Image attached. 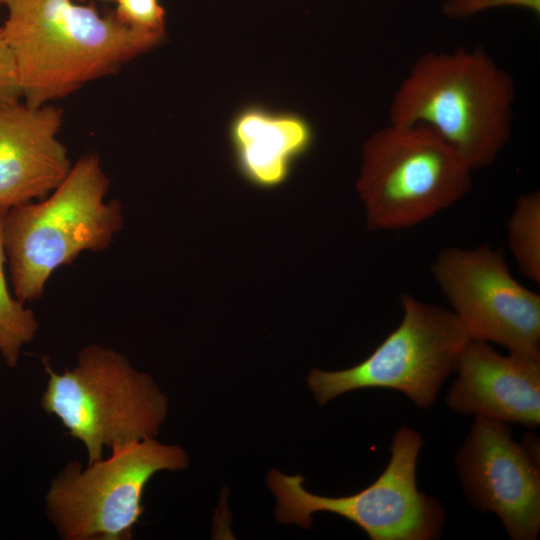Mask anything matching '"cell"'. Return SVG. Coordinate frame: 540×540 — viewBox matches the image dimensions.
<instances>
[{"label": "cell", "instance_id": "cell-1", "mask_svg": "<svg viewBox=\"0 0 540 540\" xmlns=\"http://www.w3.org/2000/svg\"><path fill=\"white\" fill-rule=\"evenodd\" d=\"M4 5L2 32L15 59L21 99L31 107L115 73L164 37L73 0H6Z\"/></svg>", "mask_w": 540, "mask_h": 540}, {"label": "cell", "instance_id": "cell-2", "mask_svg": "<svg viewBox=\"0 0 540 540\" xmlns=\"http://www.w3.org/2000/svg\"><path fill=\"white\" fill-rule=\"evenodd\" d=\"M514 100L513 77L482 48L428 52L394 93L389 123L429 126L473 171L509 142Z\"/></svg>", "mask_w": 540, "mask_h": 540}, {"label": "cell", "instance_id": "cell-3", "mask_svg": "<svg viewBox=\"0 0 540 540\" xmlns=\"http://www.w3.org/2000/svg\"><path fill=\"white\" fill-rule=\"evenodd\" d=\"M108 187L99 157L85 155L49 197L7 210L3 243L18 300L41 297L54 271L83 251L109 247L123 215L118 200L105 201Z\"/></svg>", "mask_w": 540, "mask_h": 540}, {"label": "cell", "instance_id": "cell-4", "mask_svg": "<svg viewBox=\"0 0 540 540\" xmlns=\"http://www.w3.org/2000/svg\"><path fill=\"white\" fill-rule=\"evenodd\" d=\"M42 361L48 380L41 407L84 445L87 464L102 459L106 447L113 450L158 435L167 397L123 354L91 344L78 352L74 367L61 373Z\"/></svg>", "mask_w": 540, "mask_h": 540}, {"label": "cell", "instance_id": "cell-5", "mask_svg": "<svg viewBox=\"0 0 540 540\" xmlns=\"http://www.w3.org/2000/svg\"><path fill=\"white\" fill-rule=\"evenodd\" d=\"M472 170L432 128L389 123L364 143L356 182L372 231L418 225L461 200Z\"/></svg>", "mask_w": 540, "mask_h": 540}, {"label": "cell", "instance_id": "cell-6", "mask_svg": "<svg viewBox=\"0 0 540 540\" xmlns=\"http://www.w3.org/2000/svg\"><path fill=\"white\" fill-rule=\"evenodd\" d=\"M189 464L179 445L148 438L111 450L84 468L68 462L51 480L45 513L64 540H130L145 507L144 489L159 471Z\"/></svg>", "mask_w": 540, "mask_h": 540}, {"label": "cell", "instance_id": "cell-7", "mask_svg": "<svg viewBox=\"0 0 540 540\" xmlns=\"http://www.w3.org/2000/svg\"><path fill=\"white\" fill-rule=\"evenodd\" d=\"M422 444L417 431L402 427L394 435L383 473L349 496L315 495L304 488L302 476L271 469L267 483L277 499V521L308 529L313 514L329 512L352 521L373 540L434 539L443 525L444 512L434 498L417 488L416 463Z\"/></svg>", "mask_w": 540, "mask_h": 540}, {"label": "cell", "instance_id": "cell-8", "mask_svg": "<svg viewBox=\"0 0 540 540\" xmlns=\"http://www.w3.org/2000/svg\"><path fill=\"white\" fill-rule=\"evenodd\" d=\"M398 327L365 360L340 371H310L307 382L319 404L362 388H389L428 408L454 371L470 334L451 309L404 294Z\"/></svg>", "mask_w": 540, "mask_h": 540}, {"label": "cell", "instance_id": "cell-9", "mask_svg": "<svg viewBox=\"0 0 540 540\" xmlns=\"http://www.w3.org/2000/svg\"><path fill=\"white\" fill-rule=\"evenodd\" d=\"M431 272L471 338L540 356V295L513 277L499 249L446 247Z\"/></svg>", "mask_w": 540, "mask_h": 540}, {"label": "cell", "instance_id": "cell-10", "mask_svg": "<svg viewBox=\"0 0 540 540\" xmlns=\"http://www.w3.org/2000/svg\"><path fill=\"white\" fill-rule=\"evenodd\" d=\"M471 503L493 512L511 539L533 540L540 530V473L536 456L511 438L506 423L480 415L457 456Z\"/></svg>", "mask_w": 540, "mask_h": 540}, {"label": "cell", "instance_id": "cell-11", "mask_svg": "<svg viewBox=\"0 0 540 540\" xmlns=\"http://www.w3.org/2000/svg\"><path fill=\"white\" fill-rule=\"evenodd\" d=\"M61 109L0 102V208L45 198L69 174L72 164L58 138Z\"/></svg>", "mask_w": 540, "mask_h": 540}, {"label": "cell", "instance_id": "cell-12", "mask_svg": "<svg viewBox=\"0 0 540 540\" xmlns=\"http://www.w3.org/2000/svg\"><path fill=\"white\" fill-rule=\"evenodd\" d=\"M446 397L450 408L503 423H540V356L509 352L471 338L462 351Z\"/></svg>", "mask_w": 540, "mask_h": 540}, {"label": "cell", "instance_id": "cell-13", "mask_svg": "<svg viewBox=\"0 0 540 540\" xmlns=\"http://www.w3.org/2000/svg\"><path fill=\"white\" fill-rule=\"evenodd\" d=\"M230 140L243 177L257 187L273 188L310 148L313 131L299 115L248 107L233 119Z\"/></svg>", "mask_w": 540, "mask_h": 540}, {"label": "cell", "instance_id": "cell-14", "mask_svg": "<svg viewBox=\"0 0 540 540\" xmlns=\"http://www.w3.org/2000/svg\"><path fill=\"white\" fill-rule=\"evenodd\" d=\"M7 210L0 208V355L9 368H15L23 346L34 339L39 323L34 312L12 296L8 288L3 243V221Z\"/></svg>", "mask_w": 540, "mask_h": 540}, {"label": "cell", "instance_id": "cell-15", "mask_svg": "<svg viewBox=\"0 0 540 540\" xmlns=\"http://www.w3.org/2000/svg\"><path fill=\"white\" fill-rule=\"evenodd\" d=\"M507 240L524 276L540 283V192L521 195L507 221Z\"/></svg>", "mask_w": 540, "mask_h": 540}, {"label": "cell", "instance_id": "cell-16", "mask_svg": "<svg viewBox=\"0 0 540 540\" xmlns=\"http://www.w3.org/2000/svg\"><path fill=\"white\" fill-rule=\"evenodd\" d=\"M117 18L133 29L165 35V11L159 0H116Z\"/></svg>", "mask_w": 540, "mask_h": 540}, {"label": "cell", "instance_id": "cell-17", "mask_svg": "<svg viewBox=\"0 0 540 540\" xmlns=\"http://www.w3.org/2000/svg\"><path fill=\"white\" fill-rule=\"evenodd\" d=\"M506 6L540 13V0H446L442 12L451 19H463L487 9Z\"/></svg>", "mask_w": 540, "mask_h": 540}, {"label": "cell", "instance_id": "cell-18", "mask_svg": "<svg viewBox=\"0 0 540 540\" xmlns=\"http://www.w3.org/2000/svg\"><path fill=\"white\" fill-rule=\"evenodd\" d=\"M20 99L21 88L15 59L0 27V102Z\"/></svg>", "mask_w": 540, "mask_h": 540}, {"label": "cell", "instance_id": "cell-19", "mask_svg": "<svg viewBox=\"0 0 540 540\" xmlns=\"http://www.w3.org/2000/svg\"><path fill=\"white\" fill-rule=\"evenodd\" d=\"M6 0H0V4H5Z\"/></svg>", "mask_w": 540, "mask_h": 540}, {"label": "cell", "instance_id": "cell-20", "mask_svg": "<svg viewBox=\"0 0 540 540\" xmlns=\"http://www.w3.org/2000/svg\"><path fill=\"white\" fill-rule=\"evenodd\" d=\"M105 1H107V0H105ZM112 1H116V0H112Z\"/></svg>", "mask_w": 540, "mask_h": 540}]
</instances>
